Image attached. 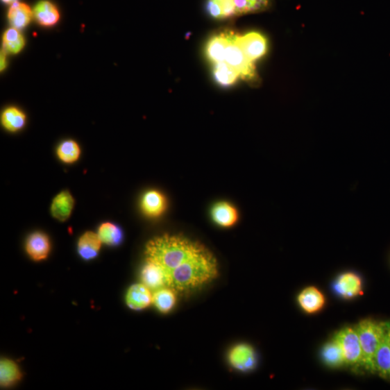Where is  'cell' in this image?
Wrapping results in <instances>:
<instances>
[{
  "mask_svg": "<svg viewBox=\"0 0 390 390\" xmlns=\"http://www.w3.org/2000/svg\"><path fill=\"white\" fill-rule=\"evenodd\" d=\"M145 255L162 269L166 287L177 294L200 290L219 275L214 253L201 243L183 235L165 234L152 239L146 244Z\"/></svg>",
  "mask_w": 390,
  "mask_h": 390,
  "instance_id": "obj_1",
  "label": "cell"
},
{
  "mask_svg": "<svg viewBox=\"0 0 390 390\" xmlns=\"http://www.w3.org/2000/svg\"><path fill=\"white\" fill-rule=\"evenodd\" d=\"M389 328V323H378L372 320L362 321L355 328L362 349V366L371 372H375L376 353Z\"/></svg>",
  "mask_w": 390,
  "mask_h": 390,
  "instance_id": "obj_2",
  "label": "cell"
},
{
  "mask_svg": "<svg viewBox=\"0 0 390 390\" xmlns=\"http://www.w3.org/2000/svg\"><path fill=\"white\" fill-rule=\"evenodd\" d=\"M239 35L234 31L228 30L225 62L237 71L241 79L253 83L258 78L255 62L251 61L244 55L239 44Z\"/></svg>",
  "mask_w": 390,
  "mask_h": 390,
  "instance_id": "obj_3",
  "label": "cell"
},
{
  "mask_svg": "<svg viewBox=\"0 0 390 390\" xmlns=\"http://www.w3.org/2000/svg\"><path fill=\"white\" fill-rule=\"evenodd\" d=\"M334 340L341 346L346 364L358 366L363 364V353L359 337L355 328H345L337 332Z\"/></svg>",
  "mask_w": 390,
  "mask_h": 390,
  "instance_id": "obj_4",
  "label": "cell"
},
{
  "mask_svg": "<svg viewBox=\"0 0 390 390\" xmlns=\"http://www.w3.org/2000/svg\"><path fill=\"white\" fill-rule=\"evenodd\" d=\"M254 348L247 344H239L230 349L228 361L230 366L241 372L255 368L257 359Z\"/></svg>",
  "mask_w": 390,
  "mask_h": 390,
  "instance_id": "obj_5",
  "label": "cell"
},
{
  "mask_svg": "<svg viewBox=\"0 0 390 390\" xmlns=\"http://www.w3.org/2000/svg\"><path fill=\"white\" fill-rule=\"evenodd\" d=\"M239 42L244 55L253 62L267 54L268 40L259 32L253 31L239 35Z\"/></svg>",
  "mask_w": 390,
  "mask_h": 390,
  "instance_id": "obj_6",
  "label": "cell"
},
{
  "mask_svg": "<svg viewBox=\"0 0 390 390\" xmlns=\"http://www.w3.org/2000/svg\"><path fill=\"white\" fill-rule=\"evenodd\" d=\"M151 291L143 282L132 285L126 296L128 307L134 311H142L148 308L153 303Z\"/></svg>",
  "mask_w": 390,
  "mask_h": 390,
  "instance_id": "obj_7",
  "label": "cell"
},
{
  "mask_svg": "<svg viewBox=\"0 0 390 390\" xmlns=\"http://www.w3.org/2000/svg\"><path fill=\"white\" fill-rule=\"evenodd\" d=\"M334 289L337 294L344 298L351 299L362 293V281L356 273H345L336 280Z\"/></svg>",
  "mask_w": 390,
  "mask_h": 390,
  "instance_id": "obj_8",
  "label": "cell"
},
{
  "mask_svg": "<svg viewBox=\"0 0 390 390\" xmlns=\"http://www.w3.org/2000/svg\"><path fill=\"white\" fill-rule=\"evenodd\" d=\"M212 221L222 228H230L235 226L239 220L237 209L230 203L218 202L212 205L210 210Z\"/></svg>",
  "mask_w": 390,
  "mask_h": 390,
  "instance_id": "obj_9",
  "label": "cell"
},
{
  "mask_svg": "<svg viewBox=\"0 0 390 390\" xmlns=\"http://www.w3.org/2000/svg\"><path fill=\"white\" fill-rule=\"evenodd\" d=\"M167 201L164 195L157 190L146 192L141 200V209L149 218L161 217L166 211Z\"/></svg>",
  "mask_w": 390,
  "mask_h": 390,
  "instance_id": "obj_10",
  "label": "cell"
},
{
  "mask_svg": "<svg viewBox=\"0 0 390 390\" xmlns=\"http://www.w3.org/2000/svg\"><path fill=\"white\" fill-rule=\"evenodd\" d=\"M26 250L28 256L34 261L45 260L51 250L49 237L42 232H34L27 239Z\"/></svg>",
  "mask_w": 390,
  "mask_h": 390,
  "instance_id": "obj_11",
  "label": "cell"
},
{
  "mask_svg": "<svg viewBox=\"0 0 390 390\" xmlns=\"http://www.w3.org/2000/svg\"><path fill=\"white\" fill-rule=\"evenodd\" d=\"M75 200L72 194L65 190L59 193L51 205V214L56 220L65 222L72 215Z\"/></svg>",
  "mask_w": 390,
  "mask_h": 390,
  "instance_id": "obj_12",
  "label": "cell"
},
{
  "mask_svg": "<svg viewBox=\"0 0 390 390\" xmlns=\"http://www.w3.org/2000/svg\"><path fill=\"white\" fill-rule=\"evenodd\" d=\"M140 278L151 291H156L166 287L164 273L159 266L155 262L146 259V262L140 272Z\"/></svg>",
  "mask_w": 390,
  "mask_h": 390,
  "instance_id": "obj_13",
  "label": "cell"
},
{
  "mask_svg": "<svg viewBox=\"0 0 390 390\" xmlns=\"http://www.w3.org/2000/svg\"><path fill=\"white\" fill-rule=\"evenodd\" d=\"M228 45V30L212 35L205 48L207 60L215 64L225 62V53Z\"/></svg>",
  "mask_w": 390,
  "mask_h": 390,
  "instance_id": "obj_14",
  "label": "cell"
},
{
  "mask_svg": "<svg viewBox=\"0 0 390 390\" xmlns=\"http://www.w3.org/2000/svg\"><path fill=\"white\" fill-rule=\"evenodd\" d=\"M298 303L305 312L313 314L323 308L325 299L320 290L311 287L300 293L298 296Z\"/></svg>",
  "mask_w": 390,
  "mask_h": 390,
  "instance_id": "obj_15",
  "label": "cell"
},
{
  "mask_svg": "<svg viewBox=\"0 0 390 390\" xmlns=\"http://www.w3.org/2000/svg\"><path fill=\"white\" fill-rule=\"evenodd\" d=\"M102 244L98 234L87 232L78 240V254L84 260H92L99 255Z\"/></svg>",
  "mask_w": 390,
  "mask_h": 390,
  "instance_id": "obj_16",
  "label": "cell"
},
{
  "mask_svg": "<svg viewBox=\"0 0 390 390\" xmlns=\"http://www.w3.org/2000/svg\"><path fill=\"white\" fill-rule=\"evenodd\" d=\"M206 10L216 20H226L237 15L235 0H207Z\"/></svg>",
  "mask_w": 390,
  "mask_h": 390,
  "instance_id": "obj_17",
  "label": "cell"
},
{
  "mask_svg": "<svg viewBox=\"0 0 390 390\" xmlns=\"http://www.w3.org/2000/svg\"><path fill=\"white\" fill-rule=\"evenodd\" d=\"M375 366L382 378L390 380V328L376 353Z\"/></svg>",
  "mask_w": 390,
  "mask_h": 390,
  "instance_id": "obj_18",
  "label": "cell"
},
{
  "mask_svg": "<svg viewBox=\"0 0 390 390\" xmlns=\"http://www.w3.org/2000/svg\"><path fill=\"white\" fill-rule=\"evenodd\" d=\"M33 15V12L28 5L16 2L11 5L8 17L12 28L21 30L30 24Z\"/></svg>",
  "mask_w": 390,
  "mask_h": 390,
  "instance_id": "obj_19",
  "label": "cell"
},
{
  "mask_svg": "<svg viewBox=\"0 0 390 390\" xmlns=\"http://www.w3.org/2000/svg\"><path fill=\"white\" fill-rule=\"evenodd\" d=\"M33 16L35 20L44 26H54L60 19L58 8L49 1H42L35 6Z\"/></svg>",
  "mask_w": 390,
  "mask_h": 390,
  "instance_id": "obj_20",
  "label": "cell"
},
{
  "mask_svg": "<svg viewBox=\"0 0 390 390\" xmlns=\"http://www.w3.org/2000/svg\"><path fill=\"white\" fill-rule=\"evenodd\" d=\"M176 292L168 287L158 289L153 294L152 304L158 312L167 314L176 306Z\"/></svg>",
  "mask_w": 390,
  "mask_h": 390,
  "instance_id": "obj_21",
  "label": "cell"
},
{
  "mask_svg": "<svg viewBox=\"0 0 390 390\" xmlns=\"http://www.w3.org/2000/svg\"><path fill=\"white\" fill-rule=\"evenodd\" d=\"M22 374L17 364L10 359L0 362V384L2 387H10L21 380Z\"/></svg>",
  "mask_w": 390,
  "mask_h": 390,
  "instance_id": "obj_22",
  "label": "cell"
},
{
  "mask_svg": "<svg viewBox=\"0 0 390 390\" xmlns=\"http://www.w3.org/2000/svg\"><path fill=\"white\" fill-rule=\"evenodd\" d=\"M97 234L103 244L110 246L119 245L124 239L121 228L110 222L102 223L99 228Z\"/></svg>",
  "mask_w": 390,
  "mask_h": 390,
  "instance_id": "obj_23",
  "label": "cell"
},
{
  "mask_svg": "<svg viewBox=\"0 0 390 390\" xmlns=\"http://www.w3.org/2000/svg\"><path fill=\"white\" fill-rule=\"evenodd\" d=\"M214 76L216 81L223 87L233 85L240 78L237 71L226 62L214 65Z\"/></svg>",
  "mask_w": 390,
  "mask_h": 390,
  "instance_id": "obj_24",
  "label": "cell"
},
{
  "mask_svg": "<svg viewBox=\"0 0 390 390\" xmlns=\"http://www.w3.org/2000/svg\"><path fill=\"white\" fill-rule=\"evenodd\" d=\"M3 127L10 132L21 130L26 125V117L25 114L16 108L6 109L1 117Z\"/></svg>",
  "mask_w": 390,
  "mask_h": 390,
  "instance_id": "obj_25",
  "label": "cell"
},
{
  "mask_svg": "<svg viewBox=\"0 0 390 390\" xmlns=\"http://www.w3.org/2000/svg\"><path fill=\"white\" fill-rule=\"evenodd\" d=\"M322 357L327 365L333 368L346 364L342 349L334 339L324 346Z\"/></svg>",
  "mask_w": 390,
  "mask_h": 390,
  "instance_id": "obj_26",
  "label": "cell"
},
{
  "mask_svg": "<svg viewBox=\"0 0 390 390\" xmlns=\"http://www.w3.org/2000/svg\"><path fill=\"white\" fill-rule=\"evenodd\" d=\"M57 154L62 162L72 164L78 161L81 151L76 141L69 139L62 142L58 146Z\"/></svg>",
  "mask_w": 390,
  "mask_h": 390,
  "instance_id": "obj_27",
  "label": "cell"
},
{
  "mask_svg": "<svg viewBox=\"0 0 390 390\" xmlns=\"http://www.w3.org/2000/svg\"><path fill=\"white\" fill-rule=\"evenodd\" d=\"M3 47L11 54H17L24 47L26 42L20 30L15 28L8 29L3 35Z\"/></svg>",
  "mask_w": 390,
  "mask_h": 390,
  "instance_id": "obj_28",
  "label": "cell"
},
{
  "mask_svg": "<svg viewBox=\"0 0 390 390\" xmlns=\"http://www.w3.org/2000/svg\"><path fill=\"white\" fill-rule=\"evenodd\" d=\"M237 15L257 13L269 9L271 0H235Z\"/></svg>",
  "mask_w": 390,
  "mask_h": 390,
  "instance_id": "obj_29",
  "label": "cell"
},
{
  "mask_svg": "<svg viewBox=\"0 0 390 390\" xmlns=\"http://www.w3.org/2000/svg\"><path fill=\"white\" fill-rule=\"evenodd\" d=\"M6 51H2L1 53V70L4 69L6 67Z\"/></svg>",
  "mask_w": 390,
  "mask_h": 390,
  "instance_id": "obj_30",
  "label": "cell"
},
{
  "mask_svg": "<svg viewBox=\"0 0 390 390\" xmlns=\"http://www.w3.org/2000/svg\"><path fill=\"white\" fill-rule=\"evenodd\" d=\"M2 1L4 2L6 4L12 5L13 3L17 2V0H2Z\"/></svg>",
  "mask_w": 390,
  "mask_h": 390,
  "instance_id": "obj_31",
  "label": "cell"
}]
</instances>
